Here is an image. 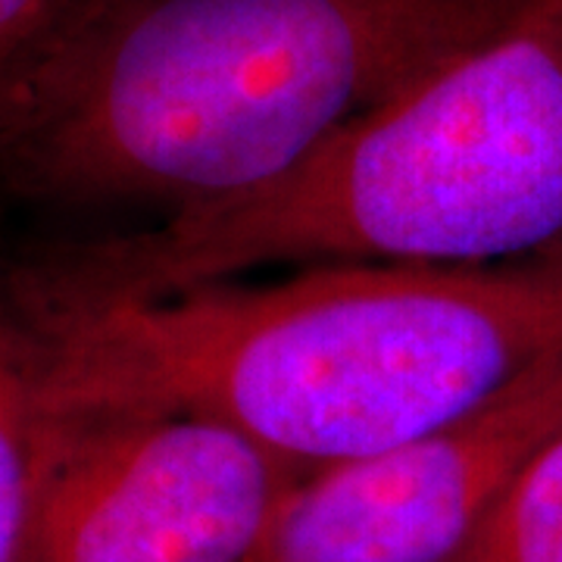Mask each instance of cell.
I'll list each match as a JSON object with an SVG mask.
<instances>
[{
  "mask_svg": "<svg viewBox=\"0 0 562 562\" xmlns=\"http://www.w3.org/2000/svg\"><path fill=\"white\" fill-rule=\"evenodd\" d=\"M7 284L35 331L44 406L198 413L303 472L475 419L562 360V257L338 262L116 303L41 301Z\"/></svg>",
  "mask_w": 562,
  "mask_h": 562,
  "instance_id": "cell-1",
  "label": "cell"
},
{
  "mask_svg": "<svg viewBox=\"0 0 562 562\" xmlns=\"http://www.w3.org/2000/svg\"><path fill=\"white\" fill-rule=\"evenodd\" d=\"M525 0H110L0 98V191L157 203L288 179Z\"/></svg>",
  "mask_w": 562,
  "mask_h": 562,
  "instance_id": "cell-2",
  "label": "cell"
},
{
  "mask_svg": "<svg viewBox=\"0 0 562 562\" xmlns=\"http://www.w3.org/2000/svg\"><path fill=\"white\" fill-rule=\"evenodd\" d=\"M547 257H562V0H525L288 179L10 279L41 301L116 303L279 262L487 269Z\"/></svg>",
  "mask_w": 562,
  "mask_h": 562,
  "instance_id": "cell-3",
  "label": "cell"
},
{
  "mask_svg": "<svg viewBox=\"0 0 562 562\" xmlns=\"http://www.w3.org/2000/svg\"><path fill=\"white\" fill-rule=\"evenodd\" d=\"M303 475L210 416L38 401L16 562H247Z\"/></svg>",
  "mask_w": 562,
  "mask_h": 562,
  "instance_id": "cell-4",
  "label": "cell"
},
{
  "mask_svg": "<svg viewBox=\"0 0 562 562\" xmlns=\"http://www.w3.org/2000/svg\"><path fill=\"white\" fill-rule=\"evenodd\" d=\"M562 428V360L475 419L303 475L247 562H453Z\"/></svg>",
  "mask_w": 562,
  "mask_h": 562,
  "instance_id": "cell-5",
  "label": "cell"
},
{
  "mask_svg": "<svg viewBox=\"0 0 562 562\" xmlns=\"http://www.w3.org/2000/svg\"><path fill=\"white\" fill-rule=\"evenodd\" d=\"M38 428V344L0 272V562H16Z\"/></svg>",
  "mask_w": 562,
  "mask_h": 562,
  "instance_id": "cell-6",
  "label": "cell"
},
{
  "mask_svg": "<svg viewBox=\"0 0 562 562\" xmlns=\"http://www.w3.org/2000/svg\"><path fill=\"white\" fill-rule=\"evenodd\" d=\"M453 562H562V428L525 460Z\"/></svg>",
  "mask_w": 562,
  "mask_h": 562,
  "instance_id": "cell-7",
  "label": "cell"
},
{
  "mask_svg": "<svg viewBox=\"0 0 562 562\" xmlns=\"http://www.w3.org/2000/svg\"><path fill=\"white\" fill-rule=\"evenodd\" d=\"M110 0H0V98Z\"/></svg>",
  "mask_w": 562,
  "mask_h": 562,
  "instance_id": "cell-8",
  "label": "cell"
}]
</instances>
